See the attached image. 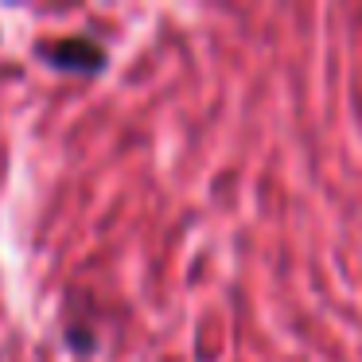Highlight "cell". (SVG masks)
<instances>
[{
	"instance_id": "1",
	"label": "cell",
	"mask_w": 362,
	"mask_h": 362,
	"mask_svg": "<svg viewBox=\"0 0 362 362\" xmlns=\"http://www.w3.org/2000/svg\"><path fill=\"white\" fill-rule=\"evenodd\" d=\"M43 55H47L51 66H59V71H71V74H98V71L105 66V51L98 47L94 40H82V35L55 43V47H47Z\"/></svg>"
}]
</instances>
